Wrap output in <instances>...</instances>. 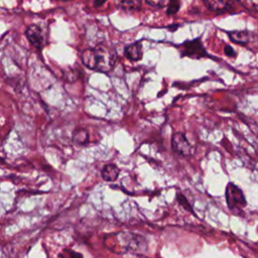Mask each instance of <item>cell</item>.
Segmentation results:
<instances>
[{
    "mask_svg": "<svg viewBox=\"0 0 258 258\" xmlns=\"http://www.w3.org/2000/svg\"><path fill=\"white\" fill-rule=\"evenodd\" d=\"M204 2L210 9L216 11L223 10L228 4V0H204Z\"/></svg>",
    "mask_w": 258,
    "mask_h": 258,
    "instance_id": "obj_11",
    "label": "cell"
},
{
    "mask_svg": "<svg viewBox=\"0 0 258 258\" xmlns=\"http://www.w3.org/2000/svg\"><path fill=\"white\" fill-rule=\"evenodd\" d=\"M248 10H258V0H238Z\"/></svg>",
    "mask_w": 258,
    "mask_h": 258,
    "instance_id": "obj_12",
    "label": "cell"
},
{
    "mask_svg": "<svg viewBox=\"0 0 258 258\" xmlns=\"http://www.w3.org/2000/svg\"><path fill=\"white\" fill-rule=\"evenodd\" d=\"M115 4L124 10H136L141 6V0H114Z\"/></svg>",
    "mask_w": 258,
    "mask_h": 258,
    "instance_id": "obj_8",
    "label": "cell"
},
{
    "mask_svg": "<svg viewBox=\"0 0 258 258\" xmlns=\"http://www.w3.org/2000/svg\"><path fill=\"white\" fill-rule=\"evenodd\" d=\"M119 168L115 165V164H107L103 167L102 171H101V174H102V177L104 180L106 181H114L117 179L118 175H119Z\"/></svg>",
    "mask_w": 258,
    "mask_h": 258,
    "instance_id": "obj_7",
    "label": "cell"
},
{
    "mask_svg": "<svg viewBox=\"0 0 258 258\" xmlns=\"http://www.w3.org/2000/svg\"><path fill=\"white\" fill-rule=\"evenodd\" d=\"M74 142L78 145H85L89 141V134L85 129H78L73 134Z\"/></svg>",
    "mask_w": 258,
    "mask_h": 258,
    "instance_id": "obj_10",
    "label": "cell"
},
{
    "mask_svg": "<svg viewBox=\"0 0 258 258\" xmlns=\"http://www.w3.org/2000/svg\"><path fill=\"white\" fill-rule=\"evenodd\" d=\"M26 36L30 43L37 48H41L44 44V36L41 29L37 25H30L26 30Z\"/></svg>",
    "mask_w": 258,
    "mask_h": 258,
    "instance_id": "obj_5",
    "label": "cell"
},
{
    "mask_svg": "<svg viewBox=\"0 0 258 258\" xmlns=\"http://www.w3.org/2000/svg\"><path fill=\"white\" fill-rule=\"evenodd\" d=\"M226 201L228 208L232 211H242L246 205V198L240 187L233 182H229L226 187Z\"/></svg>",
    "mask_w": 258,
    "mask_h": 258,
    "instance_id": "obj_2",
    "label": "cell"
},
{
    "mask_svg": "<svg viewBox=\"0 0 258 258\" xmlns=\"http://www.w3.org/2000/svg\"><path fill=\"white\" fill-rule=\"evenodd\" d=\"M230 38L237 43L246 44L250 39V34L247 31H233L229 33Z\"/></svg>",
    "mask_w": 258,
    "mask_h": 258,
    "instance_id": "obj_9",
    "label": "cell"
},
{
    "mask_svg": "<svg viewBox=\"0 0 258 258\" xmlns=\"http://www.w3.org/2000/svg\"><path fill=\"white\" fill-rule=\"evenodd\" d=\"M181 55L182 56H189V57H196V58H201L207 56V51L204 49L202 43L200 40L196 39L190 42H185L182 44V49H181Z\"/></svg>",
    "mask_w": 258,
    "mask_h": 258,
    "instance_id": "obj_4",
    "label": "cell"
},
{
    "mask_svg": "<svg viewBox=\"0 0 258 258\" xmlns=\"http://www.w3.org/2000/svg\"><path fill=\"white\" fill-rule=\"evenodd\" d=\"M81 59L90 70L108 73L114 68L117 55L113 49L100 44L94 48L85 49L81 54Z\"/></svg>",
    "mask_w": 258,
    "mask_h": 258,
    "instance_id": "obj_1",
    "label": "cell"
},
{
    "mask_svg": "<svg viewBox=\"0 0 258 258\" xmlns=\"http://www.w3.org/2000/svg\"><path fill=\"white\" fill-rule=\"evenodd\" d=\"M177 201H178V203L186 210V211H189V212H191L192 213V210H191V207L188 205V203H187V200L185 199V197L183 196V195H181V194H178L177 195Z\"/></svg>",
    "mask_w": 258,
    "mask_h": 258,
    "instance_id": "obj_13",
    "label": "cell"
},
{
    "mask_svg": "<svg viewBox=\"0 0 258 258\" xmlns=\"http://www.w3.org/2000/svg\"><path fill=\"white\" fill-rule=\"evenodd\" d=\"M125 55L130 60L136 61L142 57V46L140 42H134L125 47Z\"/></svg>",
    "mask_w": 258,
    "mask_h": 258,
    "instance_id": "obj_6",
    "label": "cell"
},
{
    "mask_svg": "<svg viewBox=\"0 0 258 258\" xmlns=\"http://www.w3.org/2000/svg\"><path fill=\"white\" fill-rule=\"evenodd\" d=\"M178 0H170V3H169V6H168V13H174L177 9H178Z\"/></svg>",
    "mask_w": 258,
    "mask_h": 258,
    "instance_id": "obj_15",
    "label": "cell"
},
{
    "mask_svg": "<svg viewBox=\"0 0 258 258\" xmlns=\"http://www.w3.org/2000/svg\"><path fill=\"white\" fill-rule=\"evenodd\" d=\"M171 148L174 153L181 156H188L190 154V144L181 132H175L172 134Z\"/></svg>",
    "mask_w": 258,
    "mask_h": 258,
    "instance_id": "obj_3",
    "label": "cell"
},
{
    "mask_svg": "<svg viewBox=\"0 0 258 258\" xmlns=\"http://www.w3.org/2000/svg\"><path fill=\"white\" fill-rule=\"evenodd\" d=\"M105 0H95V3H96V6H99L101 5Z\"/></svg>",
    "mask_w": 258,
    "mask_h": 258,
    "instance_id": "obj_17",
    "label": "cell"
},
{
    "mask_svg": "<svg viewBox=\"0 0 258 258\" xmlns=\"http://www.w3.org/2000/svg\"><path fill=\"white\" fill-rule=\"evenodd\" d=\"M166 0H146V3L153 8H160L165 4Z\"/></svg>",
    "mask_w": 258,
    "mask_h": 258,
    "instance_id": "obj_14",
    "label": "cell"
},
{
    "mask_svg": "<svg viewBox=\"0 0 258 258\" xmlns=\"http://www.w3.org/2000/svg\"><path fill=\"white\" fill-rule=\"evenodd\" d=\"M224 52H225V54H226L227 56H229V57H234V56L236 55V51H235V50L233 49V47L230 46V45H226V46H225Z\"/></svg>",
    "mask_w": 258,
    "mask_h": 258,
    "instance_id": "obj_16",
    "label": "cell"
}]
</instances>
